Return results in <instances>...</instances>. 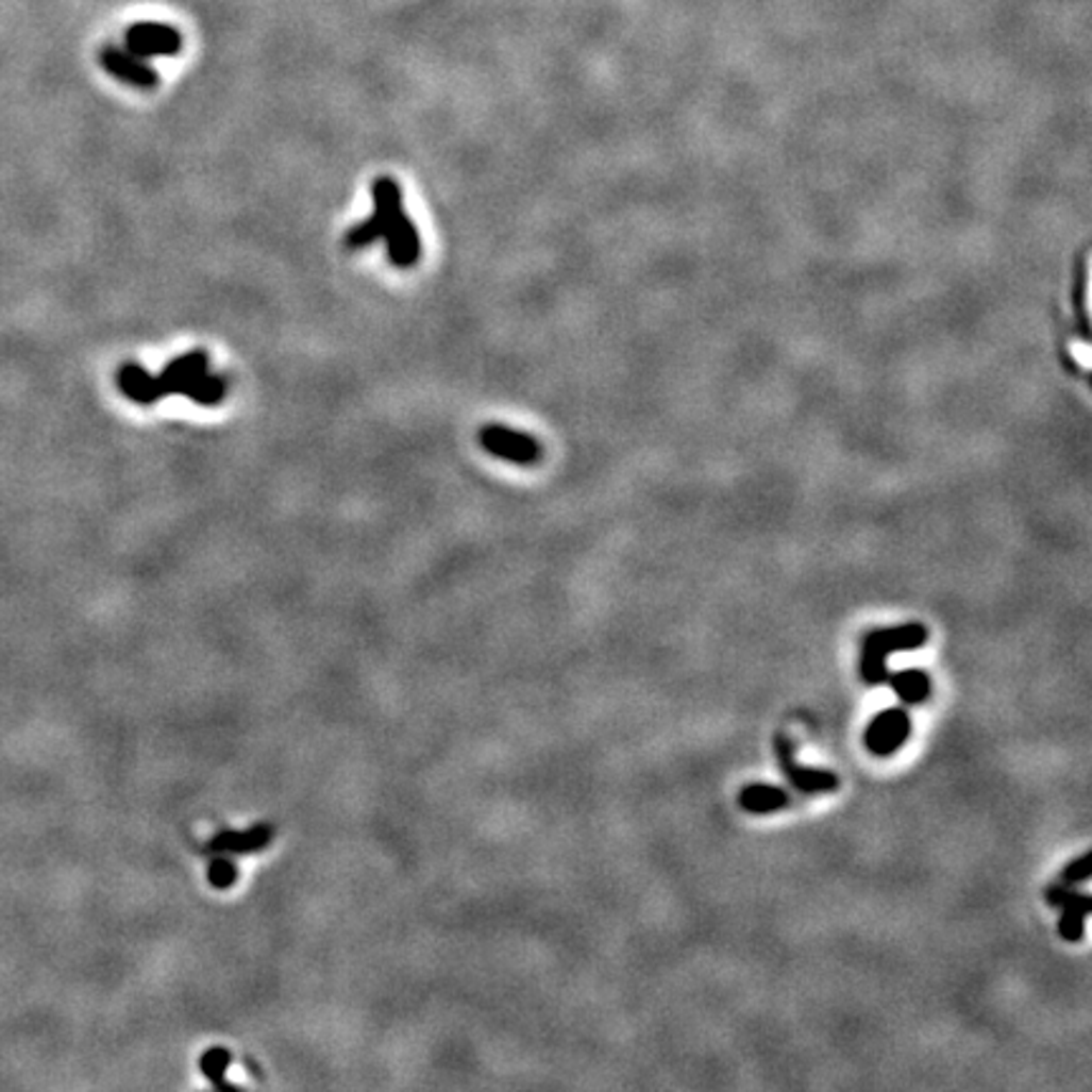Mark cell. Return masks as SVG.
I'll return each mask as SVG.
<instances>
[{"label": "cell", "instance_id": "obj_11", "mask_svg": "<svg viewBox=\"0 0 1092 1092\" xmlns=\"http://www.w3.org/2000/svg\"><path fill=\"white\" fill-rule=\"evenodd\" d=\"M789 804V794L774 784H746L739 794V807L749 814H774Z\"/></svg>", "mask_w": 1092, "mask_h": 1092}, {"label": "cell", "instance_id": "obj_5", "mask_svg": "<svg viewBox=\"0 0 1092 1092\" xmlns=\"http://www.w3.org/2000/svg\"><path fill=\"white\" fill-rule=\"evenodd\" d=\"M481 446H484L486 453L495 455V458L508 460V464L519 466H532L541 458V446L539 440L532 438V435L511 431L506 425H486L484 431L478 433Z\"/></svg>", "mask_w": 1092, "mask_h": 1092}, {"label": "cell", "instance_id": "obj_3", "mask_svg": "<svg viewBox=\"0 0 1092 1092\" xmlns=\"http://www.w3.org/2000/svg\"><path fill=\"white\" fill-rule=\"evenodd\" d=\"M776 759H779V767L784 776H787L789 784L802 794H829L840 787V779H837L835 772L829 769H814L804 767V763L796 761L794 754V741L789 736H776Z\"/></svg>", "mask_w": 1092, "mask_h": 1092}, {"label": "cell", "instance_id": "obj_4", "mask_svg": "<svg viewBox=\"0 0 1092 1092\" xmlns=\"http://www.w3.org/2000/svg\"><path fill=\"white\" fill-rule=\"evenodd\" d=\"M913 732V719L906 708H886L868 723L866 728V749L873 756H893L901 752V746L910 739Z\"/></svg>", "mask_w": 1092, "mask_h": 1092}, {"label": "cell", "instance_id": "obj_8", "mask_svg": "<svg viewBox=\"0 0 1092 1092\" xmlns=\"http://www.w3.org/2000/svg\"><path fill=\"white\" fill-rule=\"evenodd\" d=\"M1047 903L1049 906H1060V936L1064 941L1077 943L1082 941L1085 936V918L1090 915L1092 910V897L1085 893H1077V890H1070V886H1049L1047 888Z\"/></svg>", "mask_w": 1092, "mask_h": 1092}, {"label": "cell", "instance_id": "obj_10", "mask_svg": "<svg viewBox=\"0 0 1092 1092\" xmlns=\"http://www.w3.org/2000/svg\"><path fill=\"white\" fill-rule=\"evenodd\" d=\"M117 387L124 398H130L137 405H155L159 400L155 374H150L137 362H124L117 370Z\"/></svg>", "mask_w": 1092, "mask_h": 1092}, {"label": "cell", "instance_id": "obj_13", "mask_svg": "<svg viewBox=\"0 0 1092 1092\" xmlns=\"http://www.w3.org/2000/svg\"><path fill=\"white\" fill-rule=\"evenodd\" d=\"M225 392H228V382L223 377H218V374L205 372L203 377H200L196 385H192V390H190V394H187V398H190L192 402H198V405H203V407H213V405H218V402L225 398Z\"/></svg>", "mask_w": 1092, "mask_h": 1092}, {"label": "cell", "instance_id": "obj_2", "mask_svg": "<svg viewBox=\"0 0 1092 1092\" xmlns=\"http://www.w3.org/2000/svg\"><path fill=\"white\" fill-rule=\"evenodd\" d=\"M928 642V627L923 622H903L895 627L873 629L862 638L860 650V675L868 686L886 683L890 670L888 658L895 653H908Z\"/></svg>", "mask_w": 1092, "mask_h": 1092}, {"label": "cell", "instance_id": "obj_12", "mask_svg": "<svg viewBox=\"0 0 1092 1092\" xmlns=\"http://www.w3.org/2000/svg\"><path fill=\"white\" fill-rule=\"evenodd\" d=\"M886 683L893 688V693L901 699V703H906V706H918V703H923L930 695V688H934L930 675L926 673V670H918V668L901 670V673H890Z\"/></svg>", "mask_w": 1092, "mask_h": 1092}, {"label": "cell", "instance_id": "obj_9", "mask_svg": "<svg viewBox=\"0 0 1092 1092\" xmlns=\"http://www.w3.org/2000/svg\"><path fill=\"white\" fill-rule=\"evenodd\" d=\"M99 64L104 66L106 73H112L119 82L134 86V89H155L157 71L152 69L145 58L134 56L132 51H122L117 46H106L99 53Z\"/></svg>", "mask_w": 1092, "mask_h": 1092}, {"label": "cell", "instance_id": "obj_6", "mask_svg": "<svg viewBox=\"0 0 1092 1092\" xmlns=\"http://www.w3.org/2000/svg\"><path fill=\"white\" fill-rule=\"evenodd\" d=\"M127 51H132L139 58L155 56H178L183 49V36L165 23H134L124 36Z\"/></svg>", "mask_w": 1092, "mask_h": 1092}, {"label": "cell", "instance_id": "obj_7", "mask_svg": "<svg viewBox=\"0 0 1092 1092\" xmlns=\"http://www.w3.org/2000/svg\"><path fill=\"white\" fill-rule=\"evenodd\" d=\"M205 372H207V354L205 352L196 350V352L180 354V357L172 359L163 372L155 374L159 400L170 398V394H185L187 398L192 390V385H196V382L203 377Z\"/></svg>", "mask_w": 1092, "mask_h": 1092}, {"label": "cell", "instance_id": "obj_14", "mask_svg": "<svg viewBox=\"0 0 1092 1092\" xmlns=\"http://www.w3.org/2000/svg\"><path fill=\"white\" fill-rule=\"evenodd\" d=\"M1090 860H1092V855H1090V853H1085V855L1077 857V860H1072L1070 866L1064 868V873H1062V883H1064V886H1077V883H1085V880H1088V877L1092 875V866H1090Z\"/></svg>", "mask_w": 1092, "mask_h": 1092}, {"label": "cell", "instance_id": "obj_1", "mask_svg": "<svg viewBox=\"0 0 1092 1092\" xmlns=\"http://www.w3.org/2000/svg\"><path fill=\"white\" fill-rule=\"evenodd\" d=\"M374 216L362 220L347 233L350 248H370L385 238L392 266L410 268L420 258V238L413 220L402 211L400 185L392 178H377L372 185Z\"/></svg>", "mask_w": 1092, "mask_h": 1092}]
</instances>
